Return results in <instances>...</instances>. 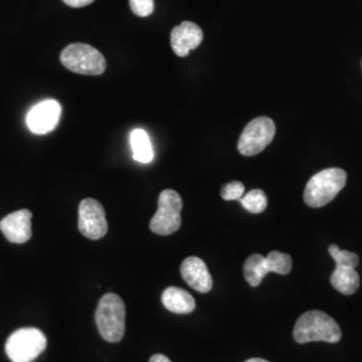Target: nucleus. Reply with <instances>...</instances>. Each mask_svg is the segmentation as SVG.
<instances>
[{
    "instance_id": "obj_14",
    "label": "nucleus",
    "mask_w": 362,
    "mask_h": 362,
    "mask_svg": "<svg viewBox=\"0 0 362 362\" xmlns=\"http://www.w3.org/2000/svg\"><path fill=\"white\" fill-rule=\"evenodd\" d=\"M161 300L164 308L175 314H189L196 308L194 298L180 287L165 288Z\"/></svg>"
},
{
    "instance_id": "obj_8",
    "label": "nucleus",
    "mask_w": 362,
    "mask_h": 362,
    "mask_svg": "<svg viewBox=\"0 0 362 362\" xmlns=\"http://www.w3.org/2000/svg\"><path fill=\"white\" fill-rule=\"evenodd\" d=\"M275 136V124L269 117L252 119L240 134L238 151L243 156H255L264 151Z\"/></svg>"
},
{
    "instance_id": "obj_9",
    "label": "nucleus",
    "mask_w": 362,
    "mask_h": 362,
    "mask_svg": "<svg viewBox=\"0 0 362 362\" xmlns=\"http://www.w3.org/2000/svg\"><path fill=\"white\" fill-rule=\"evenodd\" d=\"M78 230L91 240H98L107 233L105 208L95 199H83L78 208Z\"/></svg>"
},
{
    "instance_id": "obj_1",
    "label": "nucleus",
    "mask_w": 362,
    "mask_h": 362,
    "mask_svg": "<svg viewBox=\"0 0 362 362\" xmlns=\"http://www.w3.org/2000/svg\"><path fill=\"white\" fill-rule=\"evenodd\" d=\"M293 336L298 344L309 342H329L337 344L341 341L342 332L339 325L324 311L311 310L298 318Z\"/></svg>"
},
{
    "instance_id": "obj_3",
    "label": "nucleus",
    "mask_w": 362,
    "mask_h": 362,
    "mask_svg": "<svg viewBox=\"0 0 362 362\" xmlns=\"http://www.w3.org/2000/svg\"><path fill=\"white\" fill-rule=\"evenodd\" d=\"M98 332L107 342H119L125 334V303L115 293L105 294L95 311Z\"/></svg>"
},
{
    "instance_id": "obj_11",
    "label": "nucleus",
    "mask_w": 362,
    "mask_h": 362,
    "mask_svg": "<svg viewBox=\"0 0 362 362\" xmlns=\"http://www.w3.org/2000/svg\"><path fill=\"white\" fill-rule=\"evenodd\" d=\"M33 214L28 209H19L0 220V231L13 245H23L33 236Z\"/></svg>"
},
{
    "instance_id": "obj_10",
    "label": "nucleus",
    "mask_w": 362,
    "mask_h": 362,
    "mask_svg": "<svg viewBox=\"0 0 362 362\" xmlns=\"http://www.w3.org/2000/svg\"><path fill=\"white\" fill-rule=\"evenodd\" d=\"M62 106L55 100H45L33 106L27 113V128L34 134H47L58 127Z\"/></svg>"
},
{
    "instance_id": "obj_17",
    "label": "nucleus",
    "mask_w": 362,
    "mask_h": 362,
    "mask_svg": "<svg viewBox=\"0 0 362 362\" xmlns=\"http://www.w3.org/2000/svg\"><path fill=\"white\" fill-rule=\"evenodd\" d=\"M242 207L251 214H262L267 208V196L262 189H252L239 200Z\"/></svg>"
},
{
    "instance_id": "obj_4",
    "label": "nucleus",
    "mask_w": 362,
    "mask_h": 362,
    "mask_svg": "<svg viewBox=\"0 0 362 362\" xmlns=\"http://www.w3.org/2000/svg\"><path fill=\"white\" fill-rule=\"evenodd\" d=\"M47 338L35 327H23L13 332L6 342V354L13 362H33L45 351Z\"/></svg>"
},
{
    "instance_id": "obj_13",
    "label": "nucleus",
    "mask_w": 362,
    "mask_h": 362,
    "mask_svg": "<svg viewBox=\"0 0 362 362\" xmlns=\"http://www.w3.org/2000/svg\"><path fill=\"white\" fill-rule=\"evenodd\" d=\"M203 42L202 28L192 22H182L175 27L170 34V45L177 57H187L189 52L197 49Z\"/></svg>"
},
{
    "instance_id": "obj_19",
    "label": "nucleus",
    "mask_w": 362,
    "mask_h": 362,
    "mask_svg": "<svg viewBox=\"0 0 362 362\" xmlns=\"http://www.w3.org/2000/svg\"><path fill=\"white\" fill-rule=\"evenodd\" d=\"M245 191H246V188H245L243 182H240V181H231V182L223 185L220 194H221V197L224 200L233 202V200H240L243 197V194H245Z\"/></svg>"
},
{
    "instance_id": "obj_7",
    "label": "nucleus",
    "mask_w": 362,
    "mask_h": 362,
    "mask_svg": "<svg viewBox=\"0 0 362 362\" xmlns=\"http://www.w3.org/2000/svg\"><path fill=\"white\" fill-rule=\"evenodd\" d=\"M182 200L180 194L173 189H165L158 196V208L151 220V230L157 235H172L181 226Z\"/></svg>"
},
{
    "instance_id": "obj_18",
    "label": "nucleus",
    "mask_w": 362,
    "mask_h": 362,
    "mask_svg": "<svg viewBox=\"0 0 362 362\" xmlns=\"http://www.w3.org/2000/svg\"><path fill=\"white\" fill-rule=\"evenodd\" d=\"M329 254L334 259L337 266H348L356 269L360 263V258L357 254L350 252L346 250H341L337 245H332L329 247Z\"/></svg>"
},
{
    "instance_id": "obj_12",
    "label": "nucleus",
    "mask_w": 362,
    "mask_h": 362,
    "mask_svg": "<svg viewBox=\"0 0 362 362\" xmlns=\"http://www.w3.org/2000/svg\"><path fill=\"white\" fill-rule=\"evenodd\" d=\"M180 272L184 282L196 291L206 294L212 290L214 281L203 259L197 257L185 259L181 263Z\"/></svg>"
},
{
    "instance_id": "obj_5",
    "label": "nucleus",
    "mask_w": 362,
    "mask_h": 362,
    "mask_svg": "<svg viewBox=\"0 0 362 362\" xmlns=\"http://www.w3.org/2000/svg\"><path fill=\"white\" fill-rule=\"evenodd\" d=\"M61 62L67 70L82 76H101L106 70L104 55L85 43H73L64 49Z\"/></svg>"
},
{
    "instance_id": "obj_15",
    "label": "nucleus",
    "mask_w": 362,
    "mask_h": 362,
    "mask_svg": "<svg viewBox=\"0 0 362 362\" xmlns=\"http://www.w3.org/2000/svg\"><path fill=\"white\" fill-rule=\"evenodd\" d=\"M330 284L341 294L351 296L360 287V275L353 267L336 264V270L330 276Z\"/></svg>"
},
{
    "instance_id": "obj_20",
    "label": "nucleus",
    "mask_w": 362,
    "mask_h": 362,
    "mask_svg": "<svg viewBox=\"0 0 362 362\" xmlns=\"http://www.w3.org/2000/svg\"><path fill=\"white\" fill-rule=\"evenodd\" d=\"M132 13L140 18L149 16L155 10V0H129Z\"/></svg>"
},
{
    "instance_id": "obj_21",
    "label": "nucleus",
    "mask_w": 362,
    "mask_h": 362,
    "mask_svg": "<svg viewBox=\"0 0 362 362\" xmlns=\"http://www.w3.org/2000/svg\"><path fill=\"white\" fill-rule=\"evenodd\" d=\"M65 4L70 6V7H74V8H81V7H86L91 4L94 0H64Z\"/></svg>"
},
{
    "instance_id": "obj_2",
    "label": "nucleus",
    "mask_w": 362,
    "mask_h": 362,
    "mask_svg": "<svg viewBox=\"0 0 362 362\" xmlns=\"http://www.w3.org/2000/svg\"><path fill=\"white\" fill-rule=\"evenodd\" d=\"M348 175L344 169L327 168L318 172L306 184L303 199L311 208H321L336 199L346 185Z\"/></svg>"
},
{
    "instance_id": "obj_16",
    "label": "nucleus",
    "mask_w": 362,
    "mask_h": 362,
    "mask_svg": "<svg viewBox=\"0 0 362 362\" xmlns=\"http://www.w3.org/2000/svg\"><path fill=\"white\" fill-rule=\"evenodd\" d=\"M130 146L133 151V158L141 164H149L153 161L155 153L148 133L143 129H134L130 134Z\"/></svg>"
},
{
    "instance_id": "obj_23",
    "label": "nucleus",
    "mask_w": 362,
    "mask_h": 362,
    "mask_svg": "<svg viewBox=\"0 0 362 362\" xmlns=\"http://www.w3.org/2000/svg\"><path fill=\"white\" fill-rule=\"evenodd\" d=\"M246 362H269L266 360H262V358H251V360H247Z\"/></svg>"
},
{
    "instance_id": "obj_6",
    "label": "nucleus",
    "mask_w": 362,
    "mask_h": 362,
    "mask_svg": "<svg viewBox=\"0 0 362 362\" xmlns=\"http://www.w3.org/2000/svg\"><path fill=\"white\" fill-rule=\"evenodd\" d=\"M293 269V259L290 255L272 251L267 257H263L260 254H252L247 258L243 266V272L248 285L252 287L262 284L264 276L269 272H275L279 275H287Z\"/></svg>"
},
{
    "instance_id": "obj_22",
    "label": "nucleus",
    "mask_w": 362,
    "mask_h": 362,
    "mask_svg": "<svg viewBox=\"0 0 362 362\" xmlns=\"http://www.w3.org/2000/svg\"><path fill=\"white\" fill-rule=\"evenodd\" d=\"M149 362H172L169 360L167 356H164V354H153L152 357H151V360Z\"/></svg>"
}]
</instances>
